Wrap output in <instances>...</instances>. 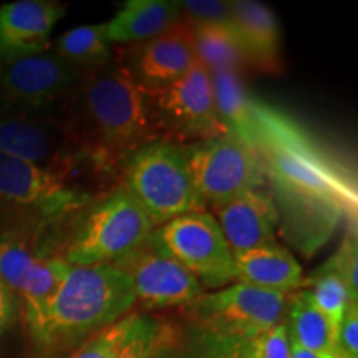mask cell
I'll use <instances>...</instances> for the list:
<instances>
[{
  "label": "cell",
  "instance_id": "obj_1",
  "mask_svg": "<svg viewBox=\"0 0 358 358\" xmlns=\"http://www.w3.org/2000/svg\"><path fill=\"white\" fill-rule=\"evenodd\" d=\"M232 134L257 155L279 224L287 221L297 248L313 252L342 219L357 222L355 173L292 116L252 96L248 118Z\"/></svg>",
  "mask_w": 358,
  "mask_h": 358
},
{
  "label": "cell",
  "instance_id": "obj_2",
  "mask_svg": "<svg viewBox=\"0 0 358 358\" xmlns=\"http://www.w3.org/2000/svg\"><path fill=\"white\" fill-rule=\"evenodd\" d=\"M66 98L64 127L73 151L96 171H113L140 148L159 141L148 115L143 88L122 62L82 69Z\"/></svg>",
  "mask_w": 358,
  "mask_h": 358
},
{
  "label": "cell",
  "instance_id": "obj_3",
  "mask_svg": "<svg viewBox=\"0 0 358 358\" xmlns=\"http://www.w3.org/2000/svg\"><path fill=\"white\" fill-rule=\"evenodd\" d=\"M131 280L115 264L71 266L40 319L27 329L45 358H65L129 315L136 306Z\"/></svg>",
  "mask_w": 358,
  "mask_h": 358
},
{
  "label": "cell",
  "instance_id": "obj_4",
  "mask_svg": "<svg viewBox=\"0 0 358 358\" xmlns=\"http://www.w3.org/2000/svg\"><path fill=\"white\" fill-rule=\"evenodd\" d=\"M124 189L141 206L155 227L174 217L204 211L187 169L185 146L153 141L140 148L123 164Z\"/></svg>",
  "mask_w": 358,
  "mask_h": 358
},
{
  "label": "cell",
  "instance_id": "obj_5",
  "mask_svg": "<svg viewBox=\"0 0 358 358\" xmlns=\"http://www.w3.org/2000/svg\"><path fill=\"white\" fill-rule=\"evenodd\" d=\"M143 95L159 141L182 146L229 133L219 118L211 71L199 62L171 83L143 88Z\"/></svg>",
  "mask_w": 358,
  "mask_h": 358
},
{
  "label": "cell",
  "instance_id": "obj_6",
  "mask_svg": "<svg viewBox=\"0 0 358 358\" xmlns=\"http://www.w3.org/2000/svg\"><path fill=\"white\" fill-rule=\"evenodd\" d=\"M156 227L124 186L90 209L66 245L70 266L116 264L148 241Z\"/></svg>",
  "mask_w": 358,
  "mask_h": 358
},
{
  "label": "cell",
  "instance_id": "obj_7",
  "mask_svg": "<svg viewBox=\"0 0 358 358\" xmlns=\"http://www.w3.org/2000/svg\"><path fill=\"white\" fill-rule=\"evenodd\" d=\"M289 295L234 284L203 292L182 307L191 327L199 332L231 338H252L284 322Z\"/></svg>",
  "mask_w": 358,
  "mask_h": 358
},
{
  "label": "cell",
  "instance_id": "obj_8",
  "mask_svg": "<svg viewBox=\"0 0 358 358\" xmlns=\"http://www.w3.org/2000/svg\"><path fill=\"white\" fill-rule=\"evenodd\" d=\"M192 185L206 204L217 206L266 186L257 155L232 133L185 146Z\"/></svg>",
  "mask_w": 358,
  "mask_h": 358
},
{
  "label": "cell",
  "instance_id": "obj_9",
  "mask_svg": "<svg viewBox=\"0 0 358 358\" xmlns=\"http://www.w3.org/2000/svg\"><path fill=\"white\" fill-rule=\"evenodd\" d=\"M153 236L203 289L234 284V256L213 214L198 211L174 217L156 227Z\"/></svg>",
  "mask_w": 358,
  "mask_h": 358
},
{
  "label": "cell",
  "instance_id": "obj_10",
  "mask_svg": "<svg viewBox=\"0 0 358 358\" xmlns=\"http://www.w3.org/2000/svg\"><path fill=\"white\" fill-rule=\"evenodd\" d=\"M70 169L47 168L0 155V203L45 219L64 216L88 204V192L71 186Z\"/></svg>",
  "mask_w": 358,
  "mask_h": 358
},
{
  "label": "cell",
  "instance_id": "obj_11",
  "mask_svg": "<svg viewBox=\"0 0 358 358\" xmlns=\"http://www.w3.org/2000/svg\"><path fill=\"white\" fill-rule=\"evenodd\" d=\"M115 266L129 277L136 301L146 308H182L204 292L198 279L169 256L153 234Z\"/></svg>",
  "mask_w": 358,
  "mask_h": 358
},
{
  "label": "cell",
  "instance_id": "obj_12",
  "mask_svg": "<svg viewBox=\"0 0 358 358\" xmlns=\"http://www.w3.org/2000/svg\"><path fill=\"white\" fill-rule=\"evenodd\" d=\"M82 69L57 53H38L6 64L2 95L8 105L45 108L66 98L78 82Z\"/></svg>",
  "mask_w": 358,
  "mask_h": 358
},
{
  "label": "cell",
  "instance_id": "obj_13",
  "mask_svg": "<svg viewBox=\"0 0 358 358\" xmlns=\"http://www.w3.org/2000/svg\"><path fill=\"white\" fill-rule=\"evenodd\" d=\"M211 208L232 256L275 244L279 214L272 192L266 189V186Z\"/></svg>",
  "mask_w": 358,
  "mask_h": 358
},
{
  "label": "cell",
  "instance_id": "obj_14",
  "mask_svg": "<svg viewBox=\"0 0 358 358\" xmlns=\"http://www.w3.org/2000/svg\"><path fill=\"white\" fill-rule=\"evenodd\" d=\"M196 64L191 27L181 17L163 34L133 45L127 69L141 88H158L182 77Z\"/></svg>",
  "mask_w": 358,
  "mask_h": 358
},
{
  "label": "cell",
  "instance_id": "obj_15",
  "mask_svg": "<svg viewBox=\"0 0 358 358\" xmlns=\"http://www.w3.org/2000/svg\"><path fill=\"white\" fill-rule=\"evenodd\" d=\"M66 8L52 0H17L0 7V58L6 64L17 58L43 53L52 30Z\"/></svg>",
  "mask_w": 358,
  "mask_h": 358
},
{
  "label": "cell",
  "instance_id": "obj_16",
  "mask_svg": "<svg viewBox=\"0 0 358 358\" xmlns=\"http://www.w3.org/2000/svg\"><path fill=\"white\" fill-rule=\"evenodd\" d=\"M231 25L239 38L249 69L267 75H277L284 70L280 27L271 8L252 0H234Z\"/></svg>",
  "mask_w": 358,
  "mask_h": 358
},
{
  "label": "cell",
  "instance_id": "obj_17",
  "mask_svg": "<svg viewBox=\"0 0 358 358\" xmlns=\"http://www.w3.org/2000/svg\"><path fill=\"white\" fill-rule=\"evenodd\" d=\"M234 282L279 294H292L306 285L301 264L289 249L262 245L234 256Z\"/></svg>",
  "mask_w": 358,
  "mask_h": 358
},
{
  "label": "cell",
  "instance_id": "obj_18",
  "mask_svg": "<svg viewBox=\"0 0 358 358\" xmlns=\"http://www.w3.org/2000/svg\"><path fill=\"white\" fill-rule=\"evenodd\" d=\"M0 155L70 171L82 161L75 151L62 150L43 124L24 116L0 120Z\"/></svg>",
  "mask_w": 358,
  "mask_h": 358
},
{
  "label": "cell",
  "instance_id": "obj_19",
  "mask_svg": "<svg viewBox=\"0 0 358 358\" xmlns=\"http://www.w3.org/2000/svg\"><path fill=\"white\" fill-rule=\"evenodd\" d=\"M176 0H128L106 22V37L115 43H140L163 34L181 20Z\"/></svg>",
  "mask_w": 358,
  "mask_h": 358
},
{
  "label": "cell",
  "instance_id": "obj_20",
  "mask_svg": "<svg viewBox=\"0 0 358 358\" xmlns=\"http://www.w3.org/2000/svg\"><path fill=\"white\" fill-rule=\"evenodd\" d=\"M187 22V20H186ZM198 62L211 73L249 69L244 50L231 24H191Z\"/></svg>",
  "mask_w": 358,
  "mask_h": 358
},
{
  "label": "cell",
  "instance_id": "obj_21",
  "mask_svg": "<svg viewBox=\"0 0 358 358\" xmlns=\"http://www.w3.org/2000/svg\"><path fill=\"white\" fill-rule=\"evenodd\" d=\"M155 358H248V338L217 337L194 329L185 337L176 327L164 324Z\"/></svg>",
  "mask_w": 358,
  "mask_h": 358
},
{
  "label": "cell",
  "instance_id": "obj_22",
  "mask_svg": "<svg viewBox=\"0 0 358 358\" xmlns=\"http://www.w3.org/2000/svg\"><path fill=\"white\" fill-rule=\"evenodd\" d=\"M289 340L292 345L306 350L334 353L335 334L324 313L317 308L308 290H297L289 294L287 301Z\"/></svg>",
  "mask_w": 358,
  "mask_h": 358
},
{
  "label": "cell",
  "instance_id": "obj_23",
  "mask_svg": "<svg viewBox=\"0 0 358 358\" xmlns=\"http://www.w3.org/2000/svg\"><path fill=\"white\" fill-rule=\"evenodd\" d=\"M53 53L80 69H88L113 60L111 43L106 37V22L80 25L66 30L53 43Z\"/></svg>",
  "mask_w": 358,
  "mask_h": 358
},
{
  "label": "cell",
  "instance_id": "obj_24",
  "mask_svg": "<svg viewBox=\"0 0 358 358\" xmlns=\"http://www.w3.org/2000/svg\"><path fill=\"white\" fill-rule=\"evenodd\" d=\"M47 256L30 232L0 231V279L15 295L34 267Z\"/></svg>",
  "mask_w": 358,
  "mask_h": 358
},
{
  "label": "cell",
  "instance_id": "obj_25",
  "mask_svg": "<svg viewBox=\"0 0 358 358\" xmlns=\"http://www.w3.org/2000/svg\"><path fill=\"white\" fill-rule=\"evenodd\" d=\"M308 292H310L312 301L317 308L329 320L335 337H337V330L343 319V313L352 302H355L352 301L345 282L340 279L337 272L329 264H324L313 275L312 289Z\"/></svg>",
  "mask_w": 358,
  "mask_h": 358
},
{
  "label": "cell",
  "instance_id": "obj_26",
  "mask_svg": "<svg viewBox=\"0 0 358 358\" xmlns=\"http://www.w3.org/2000/svg\"><path fill=\"white\" fill-rule=\"evenodd\" d=\"M136 317L138 313H129L124 319L87 340L82 347H78L65 358H115L123 343L127 342Z\"/></svg>",
  "mask_w": 358,
  "mask_h": 358
},
{
  "label": "cell",
  "instance_id": "obj_27",
  "mask_svg": "<svg viewBox=\"0 0 358 358\" xmlns=\"http://www.w3.org/2000/svg\"><path fill=\"white\" fill-rule=\"evenodd\" d=\"M164 322L138 313L127 342L115 358H155L163 337Z\"/></svg>",
  "mask_w": 358,
  "mask_h": 358
},
{
  "label": "cell",
  "instance_id": "obj_28",
  "mask_svg": "<svg viewBox=\"0 0 358 358\" xmlns=\"http://www.w3.org/2000/svg\"><path fill=\"white\" fill-rule=\"evenodd\" d=\"M327 264L337 272L340 279L345 282L352 301L358 302V248L355 229L343 237L337 252Z\"/></svg>",
  "mask_w": 358,
  "mask_h": 358
},
{
  "label": "cell",
  "instance_id": "obj_29",
  "mask_svg": "<svg viewBox=\"0 0 358 358\" xmlns=\"http://www.w3.org/2000/svg\"><path fill=\"white\" fill-rule=\"evenodd\" d=\"M182 19L191 24H231L232 2L226 0H181Z\"/></svg>",
  "mask_w": 358,
  "mask_h": 358
},
{
  "label": "cell",
  "instance_id": "obj_30",
  "mask_svg": "<svg viewBox=\"0 0 358 358\" xmlns=\"http://www.w3.org/2000/svg\"><path fill=\"white\" fill-rule=\"evenodd\" d=\"M248 358H290V340L285 320L274 329L249 338Z\"/></svg>",
  "mask_w": 358,
  "mask_h": 358
},
{
  "label": "cell",
  "instance_id": "obj_31",
  "mask_svg": "<svg viewBox=\"0 0 358 358\" xmlns=\"http://www.w3.org/2000/svg\"><path fill=\"white\" fill-rule=\"evenodd\" d=\"M332 355L337 358H358V302H352L343 313Z\"/></svg>",
  "mask_w": 358,
  "mask_h": 358
},
{
  "label": "cell",
  "instance_id": "obj_32",
  "mask_svg": "<svg viewBox=\"0 0 358 358\" xmlns=\"http://www.w3.org/2000/svg\"><path fill=\"white\" fill-rule=\"evenodd\" d=\"M20 312V302L8 285L0 279V338L15 324Z\"/></svg>",
  "mask_w": 358,
  "mask_h": 358
},
{
  "label": "cell",
  "instance_id": "obj_33",
  "mask_svg": "<svg viewBox=\"0 0 358 358\" xmlns=\"http://www.w3.org/2000/svg\"><path fill=\"white\" fill-rule=\"evenodd\" d=\"M290 358H335L332 353H320V352H312L301 348L297 345L290 343Z\"/></svg>",
  "mask_w": 358,
  "mask_h": 358
},
{
  "label": "cell",
  "instance_id": "obj_34",
  "mask_svg": "<svg viewBox=\"0 0 358 358\" xmlns=\"http://www.w3.org/2000/svg\"><path fill=\"white\" fill-rule=\"evenodd\" d=\"M3 69H6V62L0 58V87H2V78H3Z\"/></svg>",
  "mask_w": 358,
  "mask_h": 358
},
{
  "label": "cell",
  "instance_id": "obj_35",
  "mask_svg": "<svg viewBox=\"0 0 358 358\" xmlns=\"http://www.w3.org/2000/svg\"><path fill=\"white\" fill-rule=\"evenodd\" d=\"M335 358H337V357H335Z\"/></svg>",
  "mask_w": 358,
  "mask_h": 358
}]
</instances>
